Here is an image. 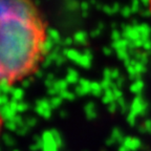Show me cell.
<instances>
[{"label":"cell","instance_id":"cell-1","mask_svg":"<svg viewBox=\"0 0 151 151\" xmlns=\"http://www.w3.org/2000/svg\"><path fill=\"white\" fill-rule=\"evenodd\" d=\"M46 22L32 0H0V84L33 75L43 60Z\"/></svg>","mask_w":151,"mask_h":151},{"label":"cell","instance_id":"cell-3","mask_svg":"<svg viewBox=\"0 0 151 151\" xmlns=\"http://www.w3.org/2000/svg\"><path fill=\"white\" fill-rule=\"evenodd\" d=\"M149 9H150V13H151V0H149Z\"/></svg>","mask_w":151,"mask_h":151},{"label":"cell","instance_id":"cell-2","mask_svg":"<svg viewBox=\"0 0 151 151\" xmlns=\"http://www.w3.org/2000/svg\"><path fill=\"white\" fill-rule=\"evenodd\" d=\"M2 125H3V119L0 114V132H1V129H2Z\"/></svg>","mask_w":151,"mask_h":151}]
</instances>
